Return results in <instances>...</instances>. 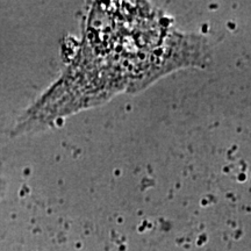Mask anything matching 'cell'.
Listing matches in <instances>:
<instances>
[{"mask_svg":"<svg viewBox=\"0 0 251 251\" xmlns=\"http://www.w3.org/2000/svg\"><path fill=\"white\" fill-rule=\"evenodd\" d=\"M6 188H7V181L2 179V178H0V200H1L2 197H4Z\"/></svg>","mask_w":251,"mask_h":251,"instance_id":"obj_1","label":"cell"}]
</instances>
